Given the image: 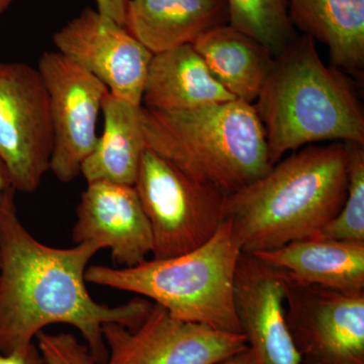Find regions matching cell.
<instances>
[{
  "instance_id": "1",
  "label": "cell",
  "mask_w": 364,
  "mask_h": 364,
  "mask_svg": "<svg viewBox=\"0 0 364 364\" xmlns=\"http://www.w3.org/2000/svg\"><path fill=\"white\" fill-rule=\"evenodd\" d=\"M16 189L0 200V351L11 353L30 343L48 326L70 325L85 338L97 364L107 359L102 326L138 327L152 301L131 299L111 306L97 303L86 287L85 272L100 251L93 244L54 248L33 238L21 224Z\"/></svg>"
},
{
  "instance_id": "2",
  "label": "cell",
  "mask_w": 364,
  "mask_h": 364,
  "mask_svg": "<svg viewBox=\"0 0 364 364\" xmlns=\"http://www.w3.org/2000/svg\"><path fill=\"white\" fill-rule=\"evenodd\" d=\"M348 163V143L309 145L227 196L225 220L231 223L242 252L315 237L343 207Z\"/></svg>"
},
{
  "instance_id": "3",
  "label": "cell",
  "mask_w": 364,
  "mask_h": 364,
  "mask_svg": "<svg viewBox=\"0 0 364 364\" xmlns=\"http://www.w3.org/2000/svg\"><path fill=\"white\" fill-rule=\"evenodd\" d=\"M253 107L272 166L309 144L364 145V112L355 90L340 69L326 65L308 36H296L274 57Z\"/></svg>"
},
{
  "instance_id": "4",
  "label": "cell",
  "mask_w": 364,
  "mask_h": 364,
  "mask_svg": "<svg viewBox=\"0 0 364 364\" xmlns=\"http://www.w3.org/2000/svg\"><path fill=\"white\" fill-rule=\"evenodd\" d=\"M148 149L195 181L230 196L272 169L252 104L230 100L186 111L143 107Z\"/></svg>"
},
{
  "instance_id": "5",
  "label": "cell",
  "mask_w": 364,
  "mask_h": 364,
  "mask_svg": "<svg viewBox=\"0 0 364 364\" xmlns=\"http://www.w3.org/2000/svg\"><path fill=\"white\" fill-rule=\"evenodd\" d=\"M241 254L231 223L225 220L196 250L167 259H146L132 267L91 265L85 280L140 294L177 320L243 334L234 293Z\"/></svg>"
},
{
  "instance_id": "6",
  "label": "cell",
  "mask_w": 364,
  "mask_h": 364,
  "mask_svg": "<svg viewBox=\"0 0 364 364\" xmlns=\"http://www.w3.org/2000/svg\"><path fill=\"white\" fill-rule=\"evenodd\" d=\"M134 186L149 220L154 259L196 250L225 221L227 196L186 176L148 148Z\"/></svg>"
},
{
  "instance_id": "7",
  "label": "cell",
  "mask_w": 364,
  "mask_h": 364,
  "mask_svg": "<svg viewBox=\"0 0 364 364\" xmlns=\"http://www.w3.org/2000/svg\"><path fill=\"white\" fill-rule=\"evenodd\" d=\"M284 313L303 364H364V291L291 279L282 270Z\"/></svg>"
},
{
  "instance_id": "8",
  "label": "cell",
  "mask_w": 364,
  "mask_h": 364,
  "mask_svg": "<svg viewBox=\"0 0 364 364\" xmlns=\"http://www.w3.org/2000/svg\"><path fill=\"white\" fill-rule=\"evenodd\" d=\"M52 152L49 98L39 71L20 62H1L0 160L16 191L39 188Z\"/></svg>"
},
{
  "instance_id": "9",
  "label": "cell",
  "mask_w": 364,
  "mask_h": 364,
  "mask_svg": "<svg viewBox=\"0 0 364 364\" xmlns=\"http://www.w3.org/2000/svg\"><path fill=\"white\" fill-rule=\"evenodd\" d=\"M38 71L49 98L53 129L50 170L69 183L97 146V123L107 86L61 53L45 52Z\"/></svg>"
},
{
  "instance_id": "10",
  "label": "cell",
  "mask_w": 364,
  "mask_h": 364,
  "mask_svg": "<svg viewBox=\"0 0 364 364\" xmlns=\"http://www.w3.org/2000/svg\"><path fill=\"white\" fill-rule=\"evenodd\" d=\"M105 364H218L248 348L245 335L183 322L153 303L140 325L102 326Z\"/></svg>"
},
{
  "instance_id": "11",
  "label": "cell",
  "mask_w": 364,
  "mask_h": 364,
  "mask_svg": "<svg viewBox=\"0 0 364 364\" xmlns=\"http://www.w3.org/2000/svg\"><path fill=\"white\" fill-rule=\"evenodd\" d=\"M59 53L104 83L114 97L142 105L153 54L124 26L86 7L53 35Z\"/></svg>"
},
{
  "instance_id": "12",
  "label": "cell",
  "mask_w": 364,
  "mask_h": 364,
  "mask_svg": "<svg viewBox=\"0 0 364 364\" xmlns=\"http://www.w3.org/2000/svg\"><path fill=\"white\" fill-rule=\"evenodd\" d=\"M72 239L76 244L109 248L114 264L132 267L152 252L149 220L135 186L88 182L76 210Z\"/></svg>"
},
{
  "instance_id": "13",
  "label": "cell",
  "mask_w": 364,
  "mask_h": 364,
  "mask_svg": "<svg viewBox=\"0 0 364 364\" xmlns=\"http://www.w3.org/2000/svg\"><path fill=\"white\" fill-rule=\"evenodd\" d=\"M234 293L242 332L255 364H303L287 327L279 270L242 252Z\"/></svg>"
},
{
  "instance_id": "14",
  "label": "cell",
  "mask_w": 364,
  "mask_h": 364,
  "mask_svg": "<svg viewBox=\"0 0 364 364\" xmlns=\"http://www.w3.org/2000/svg\"><path fill=\"white\" fill-rule=\"evenodd\" d=\"M227 23L226 0H128L124 26L154 55Z\"/></svg>"
},
{
  "instance_id": "15",
  "label": "cell",
  "mask_w": 364,
  "mask_h": 364,
  "mask_svg": "<svg viewBox=\"0 0 364 364\" xmlns=\"http://www.w3.org/2000/svg\"><path fill=\"white\" fill-rule=\"evenodd\" d=\"M252 255L304 284L364 291V243L308 238Z\"/></svg>"
},
{
  "instance_id": "16",
  "label": "cell",
  "mask_w": 364,
  "mask_h": 364,
  "mask_svg": "<svg viewBox=\"0 0 364 364\" xmlns=\"http://www.w3.org/2000/svg\"><path fill=\"white\" fill-rule=\"evenodd\" d=\"M234 100L213 77L193 44L153 55L144 85L145 109L186 111Z\"/></svg>"
},
{
  "instance_id": "17",
  "label": "cell",
  "mask_w": 364,
  "mask_h": 364,
  "mask_svg": "<svg viewBox=\"0 0 364 364\" xmlns=\"http://www.w3.org/2000/svg\"><path fill=\"white\" fill-rule=\"evenodd\" d=\"M193 46L225 90L237 100L255 102L274 61L264 46L229 23L203 33Z\"/></svg>"
},
{
  "instance_id": "18",
  "label": "cell",
  "mask_w": 364,
  "mask_h": 364,
  "mask_svg": "<svg viewBox=\"0 0 364 364\" xmlns=\"http://www.w3.org/2000/svg\"><path fill=\"white\" fill-rule=\"evenodd\" d=\"M104 132L81 166L85 181L135 184L144 152L143 107L107 93L102 105Z\"/></svg>"
},
{
  "instance_id": "19",
  "label": "cell",
  "mask_w": 364,
  "mask_h": 364,
  "mask_svg": "<svg viewBox=\"0 0 364 364\" xmlns=\"http://www.w3.org/2000/svg\"><path fill=\"white\" fill-rule=\"evenodd\" d=\"M294 28L329 50L333 66L360 74L364 67V0H287Z\"/></svg>"
},
{
  "instance_id": "20",
  "label": "cell",
  "mask_w": 364,
  "mask_h": 364,
  "mask_svg": "<svg viewBox=\"0 0 364 364\" xmlns=\"http://www.w3.org/2000/svg\"><path fill=\"white\" fill-rule=\"evenodd\" d=\"M229 25L258 41L277 57L296 37L287 0H226Z\"/></svg>"
},
{
  "instance_id": "21",
  "label": "cell",
  "mask_w": 364,
  "mask_h": 364,
  "mask_svg": "<svg viewBox=\"0 0 364 364\" xmlns=\"http://www.w3.org/2000/svg\"><path fill=\"white\" fill-rule=\"evenodd\" d=\"M346 200L336 217L313 238L364 243V145L348 143Z\"/></svg>"
},
{
  "instance_id": "22",
  "label": "cell",
  "mask_w": 364,
  "mask_h": 364,
  "mask_svg": "<svg viewBox=\"0 0 364 364\" xmlns=\"http://www.w3.org/2000/svg\"><path fill=\"white\" fill-rule=\"evenodd\" d=\"M38 347L45 364H97L87 345L67 333H38Z\"/></svg>"
},
{
  "instance_id": "23",
  "label": "cell",
  "mask_w": 364,
  "mask_h": 364,
  "mask_svg": "<svg viewBox=\"0 0 364 364\" xmlns=\"http://www.w3.org/2000/svg\"><path fill=\"white\" fill-rule=\"evenodd\" d=\"M0 364H45L39 347L33 343L26 345L11 353L0 351Z\"/></svg>"
},
{
  "instance_id": "24",
  "label": "cell",
  "mask_w": 364,
  "mask_h": 364,
  "mask_svg": "<svg viewBox=\"0 0 364 364\" xmlns=\"http://www.w3.org/2000/svg\"><path fill=\"white\" fill-rule=\"evenodd\" d=\"M97 11L124 26L128 0H95Z\"/></svg>"
},
{
  "instance_id": "25",
  "label": "cell",
  "mask_w": 364,
  "mask_h": 364,
  "mask_svg": "<svg viewBox=\"0 0 364 364\" xmlns=\"http://www.w3.org/2000/svg\"><path fill=\"white\" fill-rule=\"evenodd\" d=\"M218 364H255V361H254L252 352L248 347L245 350L239 352Z\"/></svg>"
},
{
  "instance_id": "26",
  "label": "cell",
  "mask_w": 364,
  "mask_h": 364,
  "mask_svg": "<svg viewBox=\"0 0 364 364\" xmlns=\"http://www.w3.org/2000/svg\"><path fill=\"white\" fill-rule=\"evenodd\" d=\"M9 188H13L11 178H9V172H7L6 166L0 160V200H1V196L4 195V191H7Z\"/></svg>"
},
{
  "instance_id": "27",
  "label": "cell",
  "mask_w": 364,
  "mask_h": 364,
  "mask_svg": "<svg viewBox=\"0 0 364 364\" xmlns=\"http://www.w3.org/2000/svg\"><path fill=\"white\" fill-rule=\"evenodd\" d=\"M16 0H0V14L6 13Z\"/></svg>"
}]
</instances>
